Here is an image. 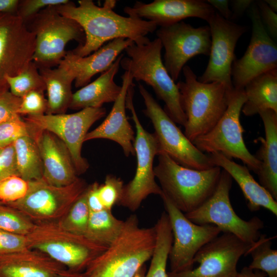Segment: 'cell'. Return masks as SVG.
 Here are the masks:
<instances>
[{
    "instance_id": "6da1fadb",
    "label": "cell",
    "mask_w": 277,
    "mask_h": 277,
    "mask_svg": "<svg viewBox=\"0 0 277 277\" xmlns=\"http://www.w3.org/2000/svg\"><path fill=\"white\" fill-rule=\"evenodd\" d=\"M116 3V1H105L100 7L92 0H80L78 6L69 1L56 6L61 14L76 22L84 30L85 42L71 50L74 54L86 56L105 43L117 38H128L136 44L150 41L146 35L154 32L157 25L151 21L116 13L113 10Z\"/></svg>"
},
{
    "instance_id": "7a4b0ae2",
    "label": "cell",
    "mask_w": 277,
    "mask_h": 277,
    "mask_svg": "<svg viewBox=\"0 0 277 277\" xmlns=\"http://www.w3.org/2000/svg\"><path fill=\"white\" fill-rule=\"evenodd\" d=\"M154 227H140L135 214L124 221L116 239L83 271L85 277H134L151 259L155 246Z\"/></svg>"
},
{
    "instance_id": "3957f363",
    "label": "cell",
    "mask_w": 277,
    "mask_h": 277,
    "mask_svg": "<svg viewBox=\"0 0 277 277\" xmlns=\"http://www.w3.org/2000/svg\"><path fill=\"white\" fill-rule=\"evenodd\" d=\"M182 71L185 81H180L176 85L186 117L184 134L192 142L217 124L227 108L233 89L229 90L219 82H200L188 65Z\"/></svg>"
},
{
    "instance_id": "277c9868",
    "label": "cell",
    "mask_w": 277,
    "mask_h": 277,
    "mask_svg": "<svg viewBox=\"0 0 277 277\" xmlns=\"http://www.w3.org/2000/svg\"><path fill=\"white\" fill-rule=\"evenodd\" d=\"M157 156L154 172L163 194L184 214L197 209L214 192L222 172L220 167L199 170L179 165L164 152Z\"/></svg>"
},
{
    "instance_id": "5b68a950",
    "label": "cell",
    "mask_w": 277,
    "mask_h": 277,
    "mask_svg": "<svg viewBox=\"0 0 277 277\" xmlns=\"http://www.w3.org/2000/svg\"><path fill=\"white\" fill-rule=\"evenodd\" d=\"M162 48L157 38L144 44L133 42L125 49L127 56L121 59L120 66L130 73L133 80L143 81L151 86L157 98L165 103L164 110L169 116L184 126L186 117L181 106L180 92L164 65Z\"/></svg>"
},
{
    "instance_id": "8992f818",
    "label": "cell",
    "mask_w": 277,
    "mask_h": 277,
    "mask_svg": "<svg viewBox=\"0 0 277 277\" xmlns=\"http://www.w3.org/2000/svg\"><path fill=\"white\" fill-rule=\"evenodd\" d=\"M29 249L39 251L74 272H83L107 247L64 229L57 222L35 223L26 235Z\"/></svg>"
},
{
    "instance_id": "52a82bcc",
    "label": "cell",
    "mask_w": 277,
    "mask_h": 277,
    "mask_svg": "<svg viewBox=\"0 0 277 277\" xmlns=\"http://www.w3.org/2000/svg\"><path fill=\"white\" fill-rule=\"evenodd\" d=\"M134 84L128 88L126 100V109L129 110L134 122L136 134L133 143L137 165L133 179L124 185L117 205L131 211H136L142 203L151 194L162 195L160 186L155 181L153 161L160 150L154 133L146 131L136 114L133 102Z\"/></svg>"
},
{
    "instance_id": "ba28073f",
    "label": "cell",
    "mask_w": 277,
    "mask_h": 277,
    "mask_svg": "<svg viewBox=\"0 0 277 277\" xmlns=\"http://www.w3.org/2000/svg\"><path fill=\"white\" fill-rule=\"evenodd\" d=\"M29 29L35 36L32 61L38 69L58 65L66 55V45L75 40L83 44L85 35L75 21L61 14L56 6L47 7L31 20Z\"/></svg>"
},
{
    "instance_id": "9c48e42d",
    "label": "cell",
    "mask_w": 277,
    "mask_h": 277,
    "mask_svg": "<svg viewBox=\"0 0 277 277\" xmlns=\"http://www.w3.org/2000/svg\"><path fill=\"white\" fill-rule=\"evenodd\" d=\"M232 183L231 176L222 169L219 182L211 195L197 209L185 215L195 224L213 225L222 233H231L248 244H253L261 234L264 222L257 216L246 221L236 214L229 196Z\"/></svg>"
},
{
    "instance_id": "30bf717a",
    "label": "cell",
    "mask_w": 277,
    "mask_h": 277,
    "mask_svg": "<svg viewBox=\"0 0 277 277\" xmlns=\"http://www.w3.org/2000/svg\"><path fill=\"white\" fill-rule=\"evenodd\" d=\"M246 101L244 89L233 88L227 108L215 126L192 143L203 152H219L226 157L239 159L257 173L261 163L247 149L243 138L240 114Z\"/></svg>"
},
{
    "instance_id": "8fae6325",
    "label": "cell",
    "mask_w": 277,
    "mask_h": 277,
    "mask_svg": "<svg viewBox=\"0 0 277 277\" xmlns=\"http://www.w3.org/2000/svg\"><path fill=\"white\" fill-rule=\"evenodd\" d=\"M138 88L145 106L142 111L153 125L160 152L166 153L179 165L189 168L204 170L215 166L209 154L195 147L140 83Z\"/></svg>"
},
{
    "instance_id": "7c38bea8",
    "label": "cell",
    "mask_w": 277,
    "mask_h": 277,
    "mask_svg": "<svg viewBox=\"0 0 277 277\" xmlns=\"http://www.w3.org/2000/svg\"><path fill=\"white\" fill-rule=\"evenodd\" d=\"M88 185L78 177L66 186L57 187L43 179L29 181V189L22 199L8 204L34 223L57 222L68 212Z\"/></svg>"
},
{
    "instance_id": "4fadbf2b",
    "label": "cell",
    "mask_w": 277,
    "mask_h": 277,
    "mask_svg": "<svg viewBox=\"0 0 277 277\" xmlns=\"http://www.w3.org/2000/svg\"><path fill=\"white\" fill-rule=\"evenodd\" d=\"M105 108H86L70 114L29 115L24 120L37 129L48 131L61 140L68 148L78 175L89 167L82 155L86 135L92 125L105 116Z\"/></svg>"
},
{
    "instance_id": "5bb4252c",
    "label": "cell",
    "mask_w": 277,
    "mask_h": 277,
    "mask_svg": "<svg viewBox=\"0 0 277 277\" xmlns=\"http://www.w3.org/2000/svg\"><path fill=\"white\" fill-rule=\"evenodd\" d=\"M161 197L169 219L173 235L168 257L170 272L177 273L191 270L196 253L222 231L213 225L193 223L163 194Z\"/></svg>"
},
{
    "instance_id": "9a60e30c",
    "label": "cell",
    "mask_w": 277,
    "mask_h": 277,
    "mask_svg": "<svg viewBox=\"0 0 277 277\" xmlns=\"http://www.w3.org/2000/svg\"><path fill=\"white\" fill-rule=\"evenodd\" d=\"M156 34L165 49L164 65L174 82L190 58L200 54L209 55L211 33L208 25L194 28L181 21L160 27Z\"/></svg>"
},
{
    "instance_id": "2e32d148",
    "label": "cell",
    "mask_w": 277,
    "mask_h": 277,
    "mask_svg": "<svg viewBox=\"0 0 277 277\" xmlns=\"http://www.w3.org/2000/svg\"><path fill=\"white\" fill-rule=\"evenodd\" d=\"M211 33V47L207 66L197 80L202 83L219 82L229 90L233 87L231 67L236 45L247 27L223 17L215 12L207 22Z\"/></svg>"
},
{
    "instance_id": "e0dca14e",
    "label": "cell",
    "mask_w": 277,
    "mask_h": 277,
    "mask_svg": "<svg viewBox=\"0 0 277 277\" xmlns=\"http://www.w3.org/2000/svg\"><path fill=\"white\" fill-rule=\"evenodd\" d=\"M251 244L230 233H222L203 246L194 258L199 266L167 277H238L237 264Z\"/></svg>"
},
{
    "instance_id": "ac0fdd59",
    "label": "cell",
    "mask_w": 277,
    "mask_h": 277,
    "mask_svg": "<svg viewBox=\"0 0 277 277\" xmlns=\"http://www.w3.org/2000/svg\"><path fill=\"white\" fill-rule=\"evenodd\" d=\"M249 9L252 25L249 44L244 55L235 58L231 67V81L234 89H244L254 77L277 69V46L265 29L258 7L254 2Z\"/></svg>"
},
{
    "instance_id": "d6986e66",
    "label": "cell",
    "mask_w": 277,
    "mask_h": 277,
    "mask_svg": "<svg viewBox=\"0 0 277 277\" xmlns=\"http://www.w3.org/2000/svg\"><path fill=\"white\" fill-rule=\"evenodd\" d=\"M35 36L15 14L0 13V94L9 91L7 76L19 73L31 61Z\"/></svg>"
},
{
    "instance_id": "ffe728a7",
    "label": "cell",
    "mask_w": 277,
    "mask_h": 277,
    "mask_svg": "<svg viewBox=\"0 0 277 277\" xmlns=\"http://www.w3.org/2000/svg\"><path fill=\"white\" fill-rule=\"evenodd\" d=\"M124 11L129 16L151 21L157 26L171 25L188 17H197L207 22L215 13L206 1L154 0L150 3L136 2Z\"/></svg>"
},
{
    "instance_id": "44dd1931",
    "label": "cell",
    "mask_w": 277,
    "mask_h": 277,
    "mask_svg": "<svg viewBox=\"0 0 277 277\" xmlns=\"http://www.w3.org/2000/svg\"><path fill=\"white\" fill-rule=\"evenodd\" d=\"M33 128L32 136L37 144L43 163V179L57 187L68 186L74 182L78 178V175L64 143L48 131Z\"/></svg>"
},
{
    "instance_id": "7402d4cb",
    "label": "cell",
    "mask_w": 277,
    "mask_h": 277,
    "mask_svg": "<svg viewBox=\"0 0 277 277\" xmlns=\"http://www.w3.org/2000/svg\"><path fill=\"white\" fill-rule=\"evenodd\" d=\"M121 78L122 90L110 112L98 127L88 132L84 142L100 138L111 140L119 144L125 156H129L135 154V134L126 115V100L128 88L133 83V79L127 71Z\"/></svg>"
},
{
    "instance_id": "603a6c76",
    "label": "cell",
    "mask_w": 277,
    "mask_h": 277,
    "mask_svg": "<svg viewBox=\"0 0 277 277\" xmlns=\"http://www.w3.org/2000/svg\"><path fill=\"white\" fill-rule=\"evenodd\" d=\"M133 43L128 38H117L84 57L68 51L59 65L66 67L74 74L76 88L83 87L90 83L94 75L108 70L122 51Z\"/></svg>"
},
{
    "instance_id": "cb8c5ba5",
    "label": "cell",
    "mask_w": 277,
    "mask_h": 277,
    "mask_svg": "<svg viewBox=\"0 0 277 277\" xmlns=\"http://www.w3.org/2000/svg\"><path fill=\"white\" fill-rule=\"evenodd\" d=\"M214 166L226 171L241 188L251 211L263 207L277 216V202L250 174L247 167L236 163L219 152L208 154Z\"/></svg>"
},
{
    "instance_id": "d4e9b609",
    "label": "cell",
    "mask_w": 277,
    "mask_h": 277,
    "mask_svg": "<svg viewBox=\"0 0 277 277\" xmlns=\"http://www.w3.org/2000/svg\"><path fill=\"white\" fill-rule=\"evenodd\" d=\"M65 267L33 249L0 255V277H55Z\"/></svg>"
},
{
    "instance_id": "484cf974",
    "label": "cell",
    "mask_w": 277,
    "mask_h": 277,
    "mask_svg": "<svg viewBox=\"0 0 277 277\" xmlns=\"http://www.w3.org/2000/svg\"><path fill=\"white\" fill-rule=\"evenodd\" d=\"M265 129V138L255 157L260 162L257 174L260 185L277 200V113L267 109L259 113Z\"/></svg>"
},
{
    "instance_id": "4316f807",
    "label": "cell",
    "mask_w": 277,
    "mask_h": 277,
    "mask_svg": "<svg viewBox=\"0 0 277 277\" xmlns=\"http://www.w3.org/2000/svg\"><path fill=\"white\" fill-rule=\"evenodd\" d=\"M123 57L124 54H121L111 66L95 80L73 93L69 108L80 110L86 108H101L105 103H114L122 90V86L117 85L114 78Z\"/></svg>"
},
{
    "instance_id": "83f0119b",
    "label": "cell",
    "mask_w": 277,
    "mask_h": 277,
    "mask_svg": "<svg viewBox=\"0 0 277 277\" xmlns=\"http://www.w3.org/2000/svg\"><path fill=\"white\" fill-rule=\"evenodd\" d=\"M39 72L46 86L47 107L46 114L65 113L71 101L72 84L75 76L66 67L58 65L57 68H39Z\"/></svg>"
},
{
    "instance_id": "f1b7e54d",
    "label": "cell",
    "mask_w": 277,
    "mask_h": 277,
    "mask_svg": "<svg viewBox=\"0 0 277 277\" xmlns=\"http://www.w3.org/2000/svg\"><path fill=\"white\" fill-rule=\"evenodd\" d=\"M244 90L246 101L241 112L245 115L252 116L267 109L277 113V69L251 79Z\"/></svg>"
},
{
    "instance_id": "f546056e",
    "label": "cell",
    "mask_w": 277,
    "mask_h": 277,
    "mask_svg": "<svg viewBox=\"0 0 277 277\" xmlns=\"http://www.w3.org/2000/svg\"><path fill=\"white\" fill-rule=\"evenodd\" d=\"M156 243L151 263L147 272L143 266L134 277H167V264L173 242L169 219L163 212L154 225Z\"/></svg>"
},
{
    "instance_id": "4dcf8cb0",
    "label": "cell",
    "mask_w": 277,
    "mask_h": 277,
    "mask_svg": "<svg viewBox=\"0 0 277 277\" xmlns=\"http://www.w3.org/2000/svg\"><path fill=\"white\" fill-rule=\"evenodd\" d=\"M13 147L19 175L27 181L43 179V163L34 138L23 136L13 143Z\"/></svg>"
},
{
    "instance_id": "1f68e13d",
    "label": "cell",
    "mask_w": 277,
    "mask_h": 277,
    "mask_svg": "<svg viewBox=\"0 0 277 277\" xmlns=\"http://www.w3.org/2000/svg\"><path fill=\"white\" fill-rule=\"evenodd\" d=\"M124 225V221L116 218L111 210L90 212L85 236L108 248L118 236Z\"/></svg>"
},
{
    "instance_id": "d6a6232c",
    "label": "cell",
    "mask_w": 277,
    "mask_h": 277,
    "mask_svg": "<svg viewBox=\"0 0 277 277\" xmlns=\"http://www.w3.org/2000/svg\"><path fill=\"white\" fill-rule=\"evenodd\" d=\"M274 238V236L267 237L265 234H261L245 255H250L252 258L248 266L249 268L262 270L268 277H277V250L271 248L272 241Z\"/></svg>"
},
{
    "instance_id": "836d02e7",
    "label": "cell",
    "mask_w": 277,
    "mask_h": 277,
    "mask_svg": "<svg viewBox=\"0 0 277 277\" xmlns=\"http://www.w3.org/2000/svg\"><path fill=\"white\" fill-rule=\"evenodd\" d=\"M6 80L9 91L20 98L32 91L44 92L46 90L39 69L33 61L30 62L18 74L7 76Z\"/></svg>"
},
{
    "instance_id": "e575fe53",
    "label": "cell",
    "mask_w": 277,
    "mask_h": 277,
    "mask_svg": "<svg viewBox=\"0 0 277 277\" xmlns=\"http://www.w3.org/2000/svg\"><path fill=\"white\" fill-rule=\"evenodd\" d=\"M87 187L68 213L58 221L67 231L83 236L87 230L90 212L87 202Z\"/></svg>"
},
{
    "instance_id": "d590c367",
    "label": "cell",
    "mask_w": 277,
    "mask_h": 277,
    "mask_svg": "<svg viewBox=\"0 0 277 277\" xmlns=\"http://www.w3.org/2000/svg\"><path fill=\"white\" fill-rule=\"evenodd\" d=\"M35 223L17 210L0 203V229L26 235Z\"/></svg>"
},
{
    "instance_id": "8d00e7d4",
    "label": "cell",
    "mask_w": 277,
    "mask_h": 277,
    "mask_svg": "<svg viewBox=\"0 0 277 277\" xmlns=\"http://www.w3.org/2000/svg\"><path fill=\"white\" fill-rule=\"evenodd\" d=\"M33 128L20 116L0 124V149L13 144L17 139L32 136Z\"/></svg>"
},
{
    "instance_id": "74e56055",
    "label": "cell",
    "mask_w": 277,
    "mask_h": 277,
    "mask_svg": "<svg viewBox=\"0 0 277 277\" xmlns=\"http://www.w3.org/2000/svg\"><path fill=\"white\" fill-rule=\"evenodd\" d=\"M29 181L18 175H12L0 180V203L8 204L17 202L26 195Z\"/></svg>"
},
{
    "instance_id": "f35d334b",
    "label": "cell",
    "mask_w": 277,
    "mask_h": 277,
    "mask_svg": "<svg viewBox=\"0 0 277 277\" xmlns=\"http://www.w3.org/2000/svg\"><path fill=\"white\" fill-rule=\"evenodd\" d=\"M124 184L123 180L113 174L106 175L105 182L98 189L101 201L105 209L111 210L117 205L122 196Z\"/></svg>"
},
{
    "instance_id": "ab89813d",
    "label": "cell",
    "mask_w": 277,
    "mask_h": 277,
    "mask_svg": "<svg viewBox=\"0 0 277 277\" xmlns=\"http://www.w3.org/2000/svg\"><path fill=\"white\" fill-rule=\"evenodd\" d=\"M43 91H32L21 97L18 110L20 115H38L46 112L47 101Z\"/></svg>"
},
{
    "instance_id": "60d3db41",
    "label": "cell",
    "mask_w": 277,
    "mask_h": 277,
    "mask_svg": "<svg viewBox=\"0 0 277 277\" xmlns=\"http://www.w3.org/2000/svg\"><path fill=\"white\" fill-rule=\"evenodd\" d=\"M68 0H22L19 1L16 15L25 23L31 21L43 9L68 3Z\"/></svg>"
},
{
    "instance_id": "b9f144b4",
    "label": "cell",
    "mask_w": 277,
    "mask_h": 277,
    "mask_svg": "<svg viewBox=\"0 0 277 277\" xmlns=\"http://www.w3.org/2000/svg\"><path fill=\"white\" fill-rule=\"evenodd\" d=\"M28 249L26 235L0 229V255L12 254Z\"/></svg>"
},
{
    "instance_id": "7bdbcfd3",
    "label": "cell",
    "mask_w": 277,
    "mask_h": 277,
    "mask_svg": "<svg viewBox=\"0 0 277 277\" xmlns=\"http://www.w3.org/2000/svg\"><path fill=\"white\" fill-rule=\"evenodd\" d=\"M21 98L9 91L0 94V124L19 116L18 110Z\"/></svg>"
},
{
    "instance_id": "ee69618b",
    "label": "cell",
    "mask_w": 277,
    "mask_h": 277,
    "mask_svg": "<svg viewBox=\"0 0 277 277\" xmlns=\"http://www.w3.org/2000/svg\"><path fill=\"white\" fill-rule=\"evenodd\" d=\"M258 7L261 20L266 31L272 38L277 37V14L265 3L264 1H257Z\"/></svg>"
},
{
    "instance_id": "f6af8a7d",
    "label": "cell",
    "mask_w": 277,
    "mask_h": 277,
    "mask_svg": "<svg viewBox=\"0 0 277 277\" xmlns=\"http://www.w3.org/2000/svg\"><path fill=\"white\" fill-rule=\"evenodd\" d=\"M12 175H19L13 144L3 148L0 152V180Z\"/></svg>"
},
{
    "instance_id": "bcb514c9",
    "label": "cell",
    "mask_w": 277,
    "mask_h": 277,
    "mask_svg": "<svg viewBox=\"0 0 277 277\" xmlns=\"http://www.w3.org/2000/svg\"><path fill=\"white\" fill-rule=\"evenodd\" d=\"M97 182L88 185L87 189V202L90 212H96L104 209L99 197Z\"/></svg>"
},
{
    "instance_id": "7dc6e473",
    "label": "cell",
    "mask_w": 277,
    "mask_h": 277,
    "mask_svg": "<svg viewBox=\"0 0 277 277\" xmlns=\"http://www.w3.org/2000/svg\"><path fill=\"white\" fill-rule=\"evenodd\" d=\"M252 0H232L229 2L231 5L230 19H237L241 17L245 11L252 5Z\"/></svg>"
},
{
    "instance_id": "c3c4849f",
    "label": "cell",
    "mask_w": 277,
    "mask_h": 277,
    "mask_svg": "<svg viewBox=\"0 0 277 277\" xmlns=\"http://www.w3.org/2000/svg\"><path fill=\"white\" fill-rule=\"evenodd\" d=\"M224 18L230 20L231 11L229 8V1L227 0H207L206 1Z\"/></svg>"
},
{
    "instance_id": "681fc988",
    "label": "cell",
    "mask_w": 277,
    "mask_h": 277,
    "mask_svg": "<svg viewBox=\"0 0 277 277\" xmlns=\"http://www.w3.org/2000/svg\"><path fill=\"white\" fill-rule=\"evenodd\" d=\"M19 0H0V13L16 15Z\"/></svg>"
},
{
    "instance_id": "f907efd6",
    "label": "cell",
    "mask_w": 277,
    "mask_h": 277,
    "mask_svg": "<svg viewBox=\"0 0 277 277\" xmlns=\"http://www.w3.org/2000/svg\"><path fill=\"white\" fill-rule=\"evenodd\" d=\"M238 277H266L265 273L251 269L248 267H244L239 272Z\"/></svg>"
},
{
    "instance_id": "816d5d0a",
    "label": "cell",
    "mask_w": 277,
    "mask_h": 277,
    "mask_svg": "<svg viewBox=\"0 0 277 277\" xmlns=\"http://www.w3.org/2000/svg\"><path fill=\"white\" fill-rule=\"evenodd\" d=\"M55 277H85L83 272H74L65 269L60 272Z\"/></svg>"
},
{
    "instance_id": "f5cc1de1",
    "label": "cell",
    "mask_w": 277,
    "mask_h": 277,
    "mask_svg": "<svg viewBox=\"0 0 277 277\" xmlns=\"http://www.w3.org/2000/svg\"><path fill=\"white\" fill-rule=\"evenodd\" d=\"M267 5L275 12L277 11V1L276 0H265Z\"/></svg>"
},
{
    "instance_id": "db71d44e",
    "label": "cell",
    "mask_w": 277,
    "mask_h": 277,
    "mask_svg": "<svg viewBox=\"0 0 277 277\" xmlns=\"http://www.w3.org/2000/svg\"><path fill=\"white\" fill-rule=\"evenodd\" d=\"M1 150H2V149H0V152H1Z\"/></svg>"
}]
</instances>
